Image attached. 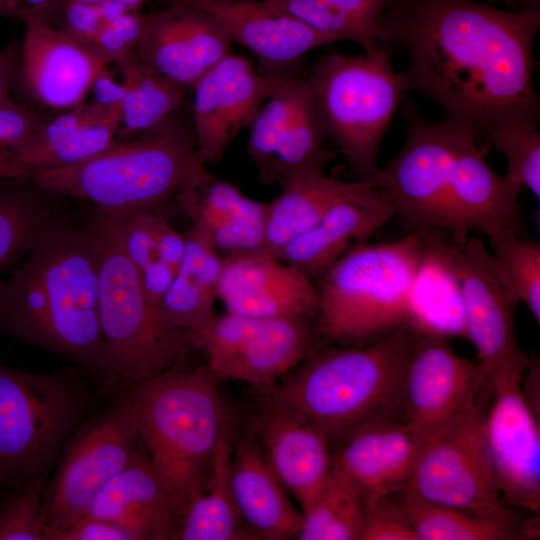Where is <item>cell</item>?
<instances>
[{
  "mask_svg": "<svg viewBox=\"0 0 540 540\" xmlns=\"http://www.w3.org/2000/svg\"><path fill=\"white\" fill-rule=\"evenodd\" d=\"M497 277L517 307L524 303L540 323V246L511 231L488 235Z\"/></svg>",
  "mask_w": 540,
  "mask_h": 540,
  "instance_id": "cell-40",
  "label": "cell"
},
{
  "mask_svg": "<svg viewBox=\"0 0 540 540\" xmlns=\"http://www.w3.org/2000/svg\"><path fill=\"white\" fill-rule=\"evenodd\" d=\"M89 408L70 376L0 363V489L45 478Z\"/></svg>",
  "mask_w": 540,
  "mask_h": 540,
  "instance_id": "cell-9",
  "label": "cell"
},
{
  "mask_svg": "<svg viewBox=\"0 0 540 540\" xmlns=\"http://www.w3.org/2000/svg\"><path fill=\"white\" fill-rule=\"evenodd\" d=\"M312 339L307 317L261 319L232 353L206 368L216 379L243 381L268 394L309 354Z\"/></svg>",
  "mask_w": 540,
  "mask_h": 540,
  "instance_id": "cell-27",
  "label": "cell"
},
{
  "mask_svg": "<svg viewBox=\"0 0 540 540\" xmlns=\"http://www.w3.org/2000/svg\"><path fill=\"white\" fill-rule=\"evenodd\" d=\"M137 440L130 394L118 405L79 424L64 445L44 492L43 512L51 540L85 515L109 480L140 455Z\"/></svg>",
  "mask_w": 540,
  "mask_h": 540,
  "instance_id": "cell-11",
  "label": "cell"
},
{
  "mask_svg": "<svg viewBox=\"0 0 540 540\" xmlns=\"http://www.w3.org/2000/svg\"><path fill=\"white\" fill-rule=\"evenodd\" d=\"M86 514L121 526L133 540L175 539L169 495L141 454L109 480Z\"/></svg>",
  "mask_w": 540,
  "mask_h": 540,
  "instance_id": "cell-29",
  "label": "cell"
},
{
  "mask_svg": "<svg viewBox=\"0 0 540 540\" xmlns=\"http://www.w3.org/2000/svg\"><path fill=\"white\" fill-rule=\"evenodd\" d=\"M486 148L471 131L459 126L449 182L453 244L458 248L471 231L487 236L511 231L528 237L519 202L523 188L486 163Z\"/></svg>",
  "mask_w": 540,
  "mask_h": 540,
  "instance_id": "cell-18",
  "label": "cell"
},
{
  "mask_svg": "<svg viewBox=\"0 0 540 540\" xmlns=\"http://www.w3.org/2000/svg\"><path fill=\"white\" fill-rule=\"evenodd\" d=\"M61 19V29L89 46H93L94 39L103 24L96 4L75 0L67 1Z\"/></svg>",
  "mask_w": 540,
  "mask_h": 540,
  "instance_id": "cell-46",
  "label": "cell"
},
{
  "mask_svg": "<svg viewBox=\"0 0 540 540\" xmlns=\"http://www.w3.org/2000/svg\"><path fill=\"white\" fill-rule=\"evenodd\" d=\"M538 123L519 122L492 132L486 143L502 153L508 178L540 197V132Z\"/></svg>",
  "mask_w": 540,
  "mask_h": 540,
  "instance_id": "cell-42",
  "label": "cell"
},
{
  "mask_svg": "<svg viewBox=\"0 0 540 540\" xmlns=\"http://www.w3.org/2000/svg\"><path fill=\"white\" fill-rule=\"evenodd\" d=\"M45 478L18 485L0 505V540H51L43 512Z\"/></svg>",
  "mask_w": 540,
  "mask_h": 540,
  "instance_id": "cell-43",
  "label": "cell"
},
{
  "mask_svg": "<svg viewBox=\"0 0 540 540\" xmlns=\"http://www.w3.org/2000/svg\"><path fill=\"white\" fill-rule=\"evenodd\" d=\"M522 376L499 377L487 384L484 430L502 499L510 508L536 514L540 509L539 418L524 398Z\"/></svg>",
  "mask_w": 540,
  "mask_h": 540,
  "instance_id": "cell-16",
  "label": "cell"
},
{
  "mask_svg": "<svg viewBox=\"0 0 540 540\" xmlns=\"http://www.w3.org/2000/svg\"><path fill=\"white\" fill-rule=\"evenodd\" d=\"M177 200L191 227L223 256L263 248L268 204L245 196L234 185L214 177Z\"/></svg>",
  "mask_w": 540,
  "mask_h": 540,
  "instance_id": "cell-28",
  "label": "cell"
},
{
  "mask_svg": "<svg viewBox=\"0 0 540 540\" xmlns=\"http://www.w3.org/2000/svg\"><path fill=\"white\" fill-rule=\"evenodd\" d=\"M94 216L61 221L0 279V333L111 377L98 316Z\"/></svg>",
  "mask_w": 540,
  "mask_h": 540,
  "instance_id": "cell-2",
  "label": "cell"
},
{
  "mask_svg": "<svg viewBox=\"0 0 540 540\" xmlns=\"http://www.w3.org/2000/svg\"><path fill=\"white\" fill-rule=\"evenodd\" d=\"M394 215L387 193L371 184L332 206L311 228L286 244L276 257L313 281L343 255L352 240L366 241Z\"/></svg>",
  "mask_w": 540,
  "mask_h": 540,
  "instance_id": "cell-25",
  "label": "cell"
},
{
  "mask_svg": "<svg viewBox=\"0 0 540 540\" xmlns=\"http://www.w3.org/2000/svg\"><path fill=\"white\" fill-rule=\"evenodd\" d=\"M364 502L357 489L333 467L310 504L302 510L296 539L359 540Z\"/></svg>",
  "mask_w": 540,
  "mask_h": 540,
  "instance_id": "cell-39",
  "label": "cell"
},
{
  "mask_svg": "<svg viewBox=\"0 0 540 540\" xmlns=\"http://www.w3.org/2000/svg\"><path fill=\"white\" fill-rule=\"evenodd\" d=\"M442 254L461 293L464 331L474 345L487 384L523 374L529 363L518 345L514 326L516 306L501 285L482 240L467 238L461 248L440 241Z\"/></svg>",
  "mask_w": 540,
  "mask_h": 540,
  "instance_id": "cell-13",
  "label": "cell"
},
{
  "mask_svg": "<svg viewBox=\"0 0 540 540\" xmlns=\"http://www.w3.org/2000/svg\"><path fill=\"white\" fill-rule=\"evenodd\" d=\"M488 400L484 391L464 414L431 438L403 491L485 519L516 522L512 508L502 499L487 447Z\"/></svg>",
  "mask_w": 540,
  "mask_h": 540,
  "instance_id": "cell-10",
  "label": "cell"
},
{
  "mask_svg": "<svg viewBox=\"0 0 540 540\" xmlns=\"http://www.w3.org/2000/svg\"><path fill=\"white\" fill-rule=\"evenodd\" d=\"M93 47L108 64L115 63L121 69L137 58L135 50L129 47L107 23H103L100 27Z\"/></svg>",
  "mask_w": 540,
  "mask_h": 540,
  "instance_id": "cell-49",
  "label": "cell"
},
{
  "mask_svg": "<svg viewBox=\"0 0 540 540\" xmlns=\"http://www.w3.org/2000/svg\"><path fill=\"white\" fill-rule=\"evenodd\" d=\"M68 0H0V16L23 23L41 20L52 26L61 19Z\"/></svg>",
  "mask_w": 540,
  "mask_h": 540,
  "instance_id": "cell-47",
  "label": "cell"
},
{
  "mask_svg": "<svg viewBox=\"0 0 540 540\" xmlns=\"http://www.w3.org/2000/svg\"><path fill=\"white\" fill-rule=\"evenodd\" d=\"M266 395L253 434L274 474L302 511L331 473L330 443L305 418Z\"/></svg>",
  "mask_w": 540,
  "mask_h": 540,
  "instance_id": "cell-24",
  "label": "cell"
},
{
  "mask_svg": "<svg viewBox=\"0 0 540 540\" xmlns=\"http://www.w3.org/2000/svg\"><path fill=\"white\" fill-rule=\"evenodd\" d=\"M232 44L204 13L168 3L166 8L146 15L135 52L143 64L190 90L231 52Z\"/></svg>",
  "mask_w": 540,
  "mask_h": 540,
  "instance_id": "cell-21",
  "label": "cell"
},
{
  "mask_svg": "<svg viewBox=\"0 0 540 540\" xmlns=\"http://www.w3.org/2000/svg\"><path fill=\"white\" fill-rule=\"evenodd\" d=\"M120 114L121 104L99 105L96 114L80 127L40 130L0 160V177L22 180L31 172L74 165L101 153L117 139Z\"/></svg>",
  "mask_w": 540,
  "mask_h": 540,
  "instance_id": "cell-30",
  "label": "cell"
},
{
  "mask_svg": "<svg viewBox=\"0 0 540 540\" xmlns=\"http://www.w3.org/2000/svg\"><path fill=\"white\" fill-rule=\"evenodd\" d=\"M397 501L419 540H513L528 538L516 522L485 519L405 491Z\"/></svg>",
  "mask_w": 540,
  "mask_h": 540,
  "instance_id": "cell-37",
  "label": "cell"
},
{
  "mask_svg": "<svg viewBox=\"0 0 540 540\" xmlns=\"http://www.w3.org/2000/svg\"><path fill=\"white\" fill-rule=\"evenodd\" d=\"M184 234V256L159 312L169 327L189 334L217 315L215 301L222 257L192 228Z\"/></svg>",
  "mask_w": 540,
  "mask_h": 540,
  "instance_id": "cell-32",
  "label": "cell"
},
{
  "mask_svg": "<svg viewBox=\"0 0 540 540\" xmlns=\"http://www.w3.org/2000/svg\"><path fill=\"white\" fill-rule=\"evenodd\" d=\"M291 74L263 73L229 53L192 87L193 132L201 160L216 164L258 108Z\"/></svg>",
  "mask_w": 540,
  "mask_h": 540,
  "instance_id": "cell-17",
  "label": "cell"
},
{
  "mask_svg": "<svg viewBox=\"0 0 540 540\" xmlns=\"http://www.w3.org/2000/svg\"><path fill=\"white\" fill-rule=\"evenodd\" d=\"M207 15L258 60L263 73L288 71L307 52L334 41L263 0H163Z\"/></svg>",
  "mask_w": 540,
  "mask_h": 540,
  "instance_id": "cell-23",
  "label": "cell"
},
{
  "mask_svg": "<svg viewBox=\"0 0 540 540\" xmlns=\"http://www.w3.org/2000/svg\"><path fill=\"white\" fill-rule=\"evenodd\" d=\"M334 42L350 40L364 52L382 39V20L392 0H263Z\"/></svg>",
  "mask_w": 540,
  "mask_h": 540,
  "instance_id": "cell-35",
  "label": "cell"
},
{
  "mask_svg": "<svg viewBox=\"0 0 540 540\" xmlns=\"http://www.w3.org/2000/svg\"><path fill=\"white\" fill-rule=\"evenodd\" d=\"M403 327L375 341L313 354L271 394L328 439L371 424L402 421L403 382L414 343Z\"/></svg>",
  "mask_w": 540,
  "mask_h": 540,
  "instance_id": "cell-3",
  "label": "cell"
},
{
  "mask_svg": "<svg viewBox=\"0 0 540 540\" xmlns=\"http://www.w3.org/2000/svg\"><path fill=\"white\" fill-rule=\"evenodd\" d=\"M247 150L262 183L271 184L334 158L322 139L308 78L291 74L258 108L249 122Z\"/></svg>",
  "mask_w": 540,
  "mask_h": 540,
  "instance_id": "cell-14",
  "label": "cell"
},
{
  "mask_svg": "<svg viewBox=\"0 0 540 540\" xmlns=\"http://www.w3.org/2000/svg\"><path fill=\"white\" fill-rule=\"evenodd\" d=\"M435 231L424 235L422 261L411 293L408 327L447 338L465 336L459 285L442 254L441 237Z\"/></svg>",
  "mask_w": 540,
  "mask_h": 540,
  "instance_id": "cell-34",
  "label": "cell"
},
{
  "mask_svg": "<svg viewBox=\"0 0 540 540\" xmlns=\"http://www.w3.org/2000/svg\"><path fill=\"white\" fill-rule=\"evenodd\" d=\"M279 184L281 193L268 204L263 246L274 256L317 223L336 203L375 183L370 177L341 181L328 177L324 169H312L295 174Z\"/></svg>",
  "mask_w": 540,
  "mask_h": 540,
  "instance_id": "cell-31",
  "label": "cell"
},
{
  "mask_svg": "<svg viewBox=\"0 0 540 540\" xmlns=\"http://www.w3.org/2000/svg\"><path fill=\"white\" fill-rule=\"evenodd\" d=\"M126 94L121 102L120 131L132 136L160 124L182 104L188 89L136 58L122 69Z\"/></svg>",
  "mask_w": 540,
  "mask_h": 540,
  "instance_id": "cell-38",
  "label": "cell"
},
{
  "mask_svg": "<svg viewBox=\"0 0 540 540\" xmlns=\"http://www.w3.org/2000/svg\"><path fill=\"white\" fill-rule=\"evenodd\" d=\"M432 437L403 421L366 425L339 442L332 467L363 502L390 498L406 488Z\"/></svg>",
  "mask_w": 540,
  "mask_h": 540,
  "instance_id": "cell-22",
  "label": "cell"
},
{
  "mask_svg": "<svg viewBox=\"0 0 540 540\" xmlns=\"http://www.w3.org/2000/svg\"><path fill=\"white\" fill-rule=\"evenodd\" d=\"M54 196L30 182L0 177V279L12 262L63 221Z\"/></svg>",
  "mask_w": 540,
  "mask_h": 540,
  "instance_id": "cell-36",
  "label": "cell"
},
{
  "mask_svg": "<svg viewBox=\"0 0 540 540\" xmlns=\"http://www.w3.org/2000/svg\"><path fill=\"white\" fill-rule=\"evenodd\" d=\"M55 540H133V537L111 521L85 514L59 532Z\"/></svg>",
  "mask_w": 540,
  "mask_h": 540,
  "instance_id": "cell-48",
  "label": "cell"
},
{
  "mask_svg": "<svg viewBox=\"0 0 540 540\" xmlns=\"http://www.w3.org/2000/svg\"><path fill=\"white\" fill-rule=\"evenodd\" d=\"M359 540H419L397 503L389 498L364 502Z\"/></svg>",
  "mask_w": 540,
  "mask_h": 540,
  "instance_id": "cell-45",
  "label": "cell"
},
{
  "mask_svg": "<svg viewBox=\"0 0 540 540\" xmlns=\"http://www.w3.org/2000/svg\"><path fill=\"white\" fill-rule=\"evenodd\" d=\"M21 43L13 41L0 50V100L9 97L20 56Z\"/></svg>",
  "mask_w": 540,
  "mask_h": 540,
  "instance_id": "cell-52",
  "label": "cell"
},
{
  "mask_svg": "<svg viewBox=\"0 0 540 540\" xmlns=\"http://www.w3.org/2000/svg\"><path fill=\"white\" fill-rule=\"evenodd\" d=\"M98 316L112 378L132 386L166 371L194 347L147 297L121 241L119 215L96 209Z\"/></svg>",
  "mask_w": 540,
  "mask_h": 540,
  "instance_id": "cell-7",
  "label": "cell"
},
{
  "mask_svg": "<svg viewBox=\"0 0 540 540\" xmlns=\"http://www.w3.org/2000/svg\"><path fill=\"white\" fill-rule=\"evenodd\" d=\"M403 114L407 122L405 142L371 178L387 193L395 214L410 233L425 234L441 228L452 232L449 182L459 126L448 120L429 122L408 102L404 103Z\"/></svg>",
  "mask_w": 540,
  "mask_h": 540,
  "instance_id": "cell-12",
  "label": "cell"
},
{
  "mask_svg": "<svg viewBox=\"0 0 540 540\" xmlns=\"http://www.w3.org/2000/svg\"><path fill=\"white\" fill-rule=\"evenodd\" d=\"M123 248L139 274L145 293L159 309L176 271L161 259L157 229V210L118 213Z\"/></svg>",
  "mask_w": 540,
  "mask_h": 540,
  "instance_id": "cell-41",
  "label": "cell"
},
{
  "mask_svg": "<svg viewBox=\"0 0 540 540\" xmlns=\"http://www.w3.org/2000/svg\"><path fill=\"white\" fill-rule=\"evenodd\" d=\"M413 332L403 382L402 421L434 436L474 404L487 389L486 381L478 363L458 355L447 337Z\"/></svg>",
  "mask_w": 540,
  "mask_h": 540,
  "instance_id": "cell-15",
  "label": "cell"
},
{
  "mask_svg": "<svg viewBox=\"0 0 540 540\" xmlns=\"http://www.w3.org/2000/svg\"><path fill=\"white\" fill-rule=\"evenodd\" d=\"M380 43L407 55L408 91L437 102L479 142L498 128L538 123L533 46L540 9L506 11L473 0H392Z\"/></svg>",
  "mask_w": 540,
  "mask_h": 540,
  "instance_id": "cell-1",
  "label": "cell"
},
{
  "mask_svg": "<svg viewBox=\"0 0 540 540\" xmlns=\"http://www.w3.org/2000/svg\"><path fill=\"white\" fill-rule=\"evenodd\" d=\"M231 485L239 515L252 539L297 538L302 511L290 501L254 434L233 442Z\"/></svg>",
  "mask_w": 540,
  "mask_h": 540,
  "instance_id": "cell-26",
  "label": "cell"
},
{
  "mask_svg": "<svg viewBox=\"0 0 540 540\" xmlns=\"http://www.w3.org/2000/svg\"><path fill=\"white\" fill-rule=\"evenodd\" d=\"M216 380L207 368L175 366L132 386L130 393L139 440L169 495L176 529L204 487L230 428Z\"/></svg>",
  "mask_w": 540,
  "mask_h": 540,
  "instance_id": "cell-5",
  "label": "cell"
},
{
  "mask_svg": "<svg viewBox=\"0 0 540 540\" xmlns=\"http://www.w3.org/2000/svg\"><path fill=\"white\" fill-rule=\"evenodd\" d=\"M96 104L110 107L121 104L126 87L123 82H117L111 74L108 66L101 70L94 79L91 89Z\"/></svg>",
  "mask_w": 540,
  "mask_h": 540,
  "instance_id": "cell-50",
  "label": "cell"
},
{
  "mask_svg": "<svg viewBox=\"0 0 540 540\" xmlns=\"http://www.w3.org/2000/svg\"><path fill=\"white\" fill-rule=\"evenodd\" d=\"M233 442L229 428L217 446L204 487L188 505L178 523L175 539H252L239 515L232 491Z\"/></svg>",
  "mask_w": 540,
  "mask_h": 540,
  "instance_id": "cell-33",
  "label": "cell"
},
{
  "mask_svg": "<svg viewBox=\"0 0 540 540\" xmlns=\"http://www.w3.org/2000/svg\"><path fill=\"white\" fill-rule=\"evenodd\" d=\"M115 1L122 3L129 9H140L141 6L149 0H115Z\"/></svg>",
  "mask_w": 540,
  "mask_h": 540,
  "instance_id": "cell-54",
  "label": "cell"
},
{
  "mask_svg": "<svg viewBox=\"0 0 540 540\" xmlns=\"http://www.w3.org/2000/svg\"><path fill=\"white\" fill-rule=\"evenodd\" d=\"M324 135L331 136L360 179L378 169V150L408 91L392 65L388 45L357 56L332 53L308 77Z\"/></svg>",
  "mask_w": 540,
  "mask_h": 540,
  "instance_id": "cell-8",
  "label": "cell"
},
{
  "mask_svg": "<svg viewBox=\"0 0 540 540\" xmlns=\"http://www.w3.org/2000/svg\"><path fill=\"white\" fill-rule=\"evenodd\" d=\"M424 235L362 242L343 254L316 286V332L339 345H359L408 327Z\"/></svg>",
  "mask_w": 540,
  "mask_h": 540,
  "instance_id": "cell-6",
  "label": "cell"
},
{
  "mask_svg": "<svg viewBox=\"0 0 540 540\" xmlns=\"http://www.w3.org/2000/svg\"><path fill=\"white\" fill-rule=\"evenodd\" d=\"M9 97L0 100V160L23 146L50 120Z\"/></svg>",
  "mask_w": 540,
  "mask_h": 540,
  "instance_id": "cell-44",
  "label": "cell"
},
{
  "mask_svg": "<svg viewBox=\"0 0 540 540\" xmlns=\"http://www.w3.org/2000/svg\"><path fill=\"white\" fill-rule=\"evenodd\" d=\"M214 177L198 154L193 128L173 113L152 129L116 139L85 161L34 171L22 180L55 196L79 198L98 210L123 213L157 210Z\"/></svg>",
  "mask_w": 540,
  "mask_h": 540,
  "instance_id": "cell-4",
  "label": "cell"
},
{
  "mask_svg": "<svg viewBox=\"0 0 540 540\" xmlns=\"http://www.w3.org/2000/svg\"><path fill=\"white\" fill-rule=\"evenodd\" d=\"M75 1H80V2H85V3H90V4H98L103 0H75Z\"/></svg>",
  "mask_w": 540,
  "mask_h": 540,
  "instance_id": "cell-55",
  "label": "cell"
},
{
  "mask_svg": "<svg viewBox=\"0 0 540 540\" xmlns=\"http://www.w3.org/2000/svg\"><path fill=\"white\" fill-rule=\"evenodd\" d=\"M146 15L140 9H131L110 24L123 41L136 50L145 27ZM136 53V52H135Z\"/></svg>",
  "mask_w": 540,
  "mask_h": 540,
  "instance_id": "cell-51",
  "label": "cell"
},
{
  "mask_svg": "<svg viewBox=\"0 0 540 540\" xmlns=\"http://www.w3.org/2000/svg\"><path fill=\"white\" fill-rule=\"evenodd\" d=\"M217 299L227 312L258 319L316 315L312 280L264 248L222 257Z\"/></svg>",
  "mask_w": 540,
  "mask_h": 540,
  "instance_id": "cell-20",
  "label": "cell"
},
{
  "mask_svg": "<svg viewBox=\"0 0 540 540\" xmlns=\"http://www.w3.org/2000/svg\"><path fill=\"white\" fill-rule=\"evenodd\" d=\"M96 6L103 23H111L128 10H131L115 0H103Z\"/></svg>",
  "mask_w": 540,
  "mask_h": 540,
  "instance_id": "cell-53",
  "label": "cell"
},
{
  "mask_svg": "<svg viewBox=\"0 0 540 540\" xmlns=\"http://www.w3.org/2000/svg\"><path fill=\"white\" fill-rule=\"evenodd\" d=\"M13 82L34 101L55 110L83 103L98 73L108 66L93 46L41 20L24 23Z\"/></svg>",
  "mask_w": 540,
  "mask_h": 540,
  "instance_id": "cell-19",
  "label": "cell"
}]
</instances>
